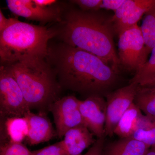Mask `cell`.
<instances>
[{
    "instance_id": "cell-1",
    "label": "cell",
    "mask_w": 155,
    "mask_h": 155,
    "mask_svg": "<svg viewBox=\"0 0 155 155\" xmlns=\"http://www.w3.org/2000/svg\"><path fill=\"white\" fill-rule=\"evenodd\" d=\"M46 61L63 89L87 98L107 96L119 82V76L102 59L59 42L48 45Z\"/></svg>"
},
{
    "instance_id": "cell-2",
    "label": "cell",
    "mask_w": 155,
    "mask_h": 155,
    "mask_svg": "<svg viewBox=\"0 0 155 155\" xmlns=\"http://www.w3.org/2000/svg\"><path fill=\"white\" fill-rule=\"evenodd\" d=\"M113 16L99 11H84L63 7L61 20L54 27L61 41L102 59L117 74L120 66L114 46Z\"/></svg>"
},
{
    "instance_id": "cell-3",
    "label": "cell",
    "mask_w": 155,
    "mask_h": 155,
    "mask_svg": "<svg viewBox=\"0 0 155 155\" xmlns=\"http://www.w3.org/2000/svg\"><path fill=\"white\" fill-rule=\"evenodd\" d=\"M1 66L5 67L17 81L30 110L46 114L61 98L63 88L45 59H28Z\"/></svg>"
},
{
    "instance_id": "cell-4",
    "label": "cell",
    "mask_w": 155,
    "mask_h": 155,
    "mask_svg": "<svg viewBox=\"0 0 155 155\" xmlns=\"http://www.w3.org/2000/svg\"><path fill=\"white\" fill-rule=\"evenodd\" d=\"M56 36L54 28L22 22L17 18L0 33L1 66L28 59H45L50 40Z\"/></svg>"
},
{
    "instance_id": "cell-5",
    "label": "cell",
    "mask_w": 155,
    "mask_h": 155,
    "mask_svg": "<svg viewBox=\"0 0 155 155\" xmlns=\"http://www.w3.org/2000/svg\"><path fill=\"white\" fill-rule=\"evenodd\" d=\"M118 57L120 66L129 71H135L147 60V53L141 28L137 24L119 36Z\"/></svg>"
},
{
    "instance_id": "cell-6",
    "label": "cell",
    "mask_w": 155,
    "mask_h": 155,
    "mask_svg": "<svg viewBox=\"0 0 155 155\" xmlns=\"http://www.w3.org/2000/svg\"><path fill=\"white\" fill-rule=\"evenodd\" d=\"M31 110L16 79L4 66L0 67V114L3 118L24 117Z\"/></svg>"
},
{
    "instance_id": "cell-7",
    "label": "cell",
    "mask_w": 155,
    "mask_h": 155,
    "mask_svg": "<svg viewBox=\"0 0 155 155\" xmlns=\"http://www.w3.org/2000/svg\"><path fill=\"white\" fill-rule=\"evenodd\" d=\"M138 84H129L111 92L106 96L105 136L112 137L121 117L134 101Z\"/></svg>"
},
{
    "instance_id": "cell-8",
    "label": "cell",
    "mask_w": 155,
    "mask_h": 155,
    "mask_svg": "<svg viewBox=\"0 0 155 155\" xmlns=\"http://www.w3.org/2000/svg\"><path fill=\"white\" fill-rule=\"evenodd\" d=\"M79 101L74 96H67L57 100L50 107L59 138L69 129L84 125L79 109Z\"/></svg>"
},
{
    "instance_id": "cell-9",
    "label": "cell",
    "mask_w": 155,
    "mask_h": 155,
    "mask_svg": "<svg viewBox=\"0 0 155 155\" xmlns=\"http://www.w3.org/2000/svg\"><path fill=\"white\" fill-rule=\"evenodd\" d=\"M6 2L8 8L16 16L43 24L61 21L63 7L55 5L42 8L37 5L34 0H7Z\"/></svg>"
},
{
    "instance_id": "cell-10",
    "label": "cell",
    "mask_w": 155,
    "mask_h": 155,
    "mask_svg": "<svg viewBox=\"0 0 155 155\" xmlns=\"http://www.w3.org/2000/svg\"><path fill=\"white\" fill-rule=\"evenodd\" d=\"M155 5V0H125L112 17L114 34L119 36L137 25L141 17Z\"/></svg>"
},
{
    "instance_id": "cell-11",
    "label": "cell",
    "mask_w": 155,
    "mask_h": 155,
    "mask_svg": "<svg viewBox=\"0 0 155 155\" xmlns=\"http://www.w3.org/2000/svg\"><path fill=\"white\" fill-rule=\"evenodd\" d=\"M84 124L97 138L105 135L107 102L102 97H91L79 101Z\"/></svg>"
},
{
    "instance_id": "cell-12",
    "label": "cell",
    "mask_w": 155,
    "mask_h": 155,
    "mask_svg": "<svg viewBox=\"0 0 155 155\" xmlns=\"http://www.w3.org/2000/svg\"><path fill=\"white\" fill-rule=\"evenodd\" d=\"M24 117L28 122V132L25 140L28 144H39L54 137L55 132L52 125L46 114H35L30 110Z\"/></svg>"
},
{
    "instance_id": "cell-13",
    "label": "cell",
    "mask_w": 155,
    "mask_h": 155,
    "mask_svg": "<svg viewBox=\"0 0 155 155\" xmlns=\"http://www.w3.org/2000/svg\"><path fill=\"white\" fill-rule=\"evenodd\" d=\"M93 134L85 125H81L69 129L62 140L68 155H81V153L96 141Z\"/></svg>"
},
{
    "instance_id": "cell-14",
    "label": "cell",
    "mask_w": 155,
    "mask_h": 155,
    "mask_svg": "<svg viewBox=\"0 0 155 155\" xmlns=\"http://www.w3.org/2000/svg\"><path fill=\"white\" fill-rule=\"evenodd\" d=\"M147 116L134 103L121 117L114 130V134L120 138L130 137L142 125Z\"/></svg>"
},
{
    "instance_id": "cell-15",
    "label": "cell",
    "mask_w": 155,
    "mask_h": 155,
    "mask_svg": "<svg viewBox=\"0 0 155 155\" xmlns=\"http://www.w3.org/2000/svg\"><path fill=\"white\" fill-rule=\"evenodd\" d=\"M150 148L131 137L120 138L104 148L103 155H144Z\"/></svg>"
},
{
    "instance_id": "cell-16",
    "label": "cell",
    "mask_w": 155,
    "mask_h": 155,
    "mask_svg": "<svg viewBox=\"0 0 155 155\" xmlns=\"http://www.w3.org/2000/svg\"><path fill=\"white\" fill-rule=\"evenodd\" d=\"M134 103L146 116L155 120V86L138 84Z\"/></svg>"
},
{
    "instance_id": "cell-17",
    "label": "cell",
    "mask_w": 155,
    "mask_h": 155,
    "mask_svg": "<svg viewBox=\"0 0 155 155\" xmlns=\"http://www.w3.org/2000/svg\"><path fill=\"white\" fill-rule=\"evenodd\" d=\"M4 129L9 142L22 143L28 132V122L25 117L4 118Z\"/></svg>"
},
{
    "instance_id": "cell-18",
    "label": "cell",
    "mask_w": 155,
    "mask_h": 155,
    "mask_svg": "<svg viewBox=\"0 0 155 155\" xmlns=\"http://www.w3.org/2000/svg\"><path fill=\"white\" fill-rule=\"evenodd\" d=\"M144 16L140 27L149 55L155 46V5Z\"/></svg>"
},
{
    "instance_id": "cell-19",
    "label": "cell",
    "mask_w": 155,
    "mask_h": 155,
    "mask_svg": "<svg viewBox=\"0 0 155 155\" xmlns=\"http://www.w3.org/2000/svg\"><path fill=\"white\" fill-rule=\"evenodd\" d=\"M150 59L135 72L129 84H140L155 77V46L151 52Z\"/></svg>"
},
{
    "instance_id": "cell-20",
    "label": "cell",
    "mask_w": 155,
    "mask_h": 155,
    "mask_svg": "<svg viewBox=\"0 0 155 155\" xmlns=\"http://www.w3.org/2000/svg\"><path fill=\"white\" fill-rule=\"evenodd\" d=\"M130 137L143 143L150 147L155 145V120L149 119Z\"/></svg>"
},
{
    "instance_id": "cell-21",
    "label": "cell",
    "mask_w": 155,
    "mask_h": 155,
    "mask_svg": "<svg viewBox=\"0 0 155 155\" xmlns=\"http://www.w3.org/2000/svg\"><path fill=\"white\" fill-rule=\"evenodd\" d=\"M0 155H32L31 152L22 143L8 142L1 145Z\"/></svg>"
},
{
    "instance_id": "cell-22",
    "label": "cell",
    "mask_w": 155,
    "mask_h": 155,
    "mask_svg": "<svg viewBox=\"0 0 155 155\" xmlns=\"http://www.w3.org/2000/svg\"><path fill=\"white\" fill-rule=\"evenodd\" d=\"M31 152L32 155H68L62 140L43 148Z\"/></svg>"
},
{
    "instance_id": "cell-23",
    "label": "cell",
    "mask_w": 155,
    "mask_h": 155,
    "mask_svg": "<svg viewBox=\"0 0 155 155\" xmlns=\"http://www.w3.org/2000/svg\"><path fill=\"white\" fill-rule=\"evenodd\" d=\"M70 2L77 5L82 11H94L101 9L102 0H73Z\"/></svg>"
},
{
    "instance_id": "cell-24",
    "label": "cell",
    "mask_w": 155,
    "mask_h": 155,
    "mask_svg": "<svg viewBox=\"0 0 155 155\" xmlns=\"http://www.w3.org/2000/svg\"><path fill=\"white\" fill-rule=\"evenodd\" d=\"M106 136L97 138L96 141L92 145L88 151L84 155H103L104 148L105 138Z\"/></svg>"
},
{
    "instance_id": "cell-25",
    "label": "cell",
    "mask_w": 155,
    "mask_h": 155,
    "mask_svg": "<svg viewBox=\"0 0 155 155\" xmlns=\"http://www.w3.org/2000/svg\"><path fill=\"white\" fill-rule=\"evenodd\" d=\"M125 0H102L101 9L112 10L114 12L125 2Z\"/></svg>"
},
{
    "instance_id": "cell-26",
    "label": "cell",
    "mask_w": 155,
    "mask_h": 155,
    "mask_svg": "<svg viewBox=\"0 0 155 155\" xmlns=\"http://www.w3.org/2000/svg\"><path fill=\"white\" fill-rule=\"evenodd\" d=\"M16 19L17 18H6L2 10H0V33L13 23Z\"/></svg>"
},
{
    "instance_id": "cell-27",
    "label": "cell",
    "mask_w": 155,
    "mask_h": 155,
    "mask_svg": "<svg viewBox=\"0 0 155 155\" xmlns=\"http://www.w3.org/2000/svg\"><path fill=\"white\" fill-rule=\"evenodd\" d=\"M37 5L42 7V8H48L51 6L55 5L58 1L54 0H34Z\"/></svg>"
},
{
    "instance_id": "cell-28",
    "label": "cell",
    "mask_w": 155,
    "mask_h": 155,
    "mask_svg": "<svg viewBox=\"0 0 155 155\" xmlns=\"http://www.w3.org/2000/svg\"><path fill=\"white\" fill-rule=\"evenodd\" d=\"M139 85L142 86H155V77L144 81Z\"/></svg>"
},
{
    "instance_id": "cell-29",
    "label": "cell",
    "mask_w": 155,
    "mask_h": 155,
    "mask_svg": "<svg viewBox=\"0 0 155 155\" xmlns=\"http://www.w3.org/2000/svg\"><path fill=\"white\" fill-rule=\"evenodd\" d=\"M144 155H155V150L152 147H151L150 149Z\"/></svg>"
},
{
    "instance_id": "cell-30",
    "label": "cell",
    "mask_w": 155,
    "mask_h": 155,
    "mask_svg": "<svg viewBox=\"0 0 155 155\" xmlns=\"http://www.w3.org/2000/svg\"><path fill=\"white\" fill-rule=\"evenodd\" d=\"M151 147H152L155 150V145Z\"/></svg>"
}]
</instances>
